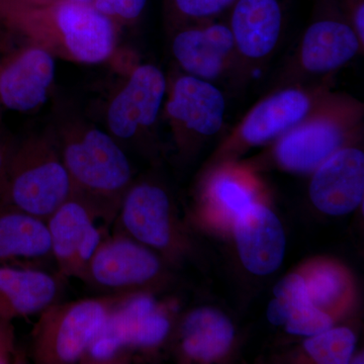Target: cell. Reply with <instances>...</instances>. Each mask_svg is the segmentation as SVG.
<instances>
[{"label": "cell", "mask_w": 364, "mask_h": 364, "mask_svg": "<svg viewBox=\"0 0 364 364\" xmlns=\"http://www.w3.org/2000/svg\"><path fill=\"white\" fill-rule=\"evenodd\" d=\"M0 26L73 63H105L119 44V26L90 4L72 0L45 6L0 0Z\"/></svg>", "instance_id": "6da1fadb"}, {"label": "cell", "mask_w": 364, "mask_h": 364, "mask_svg": "<svg viewBox=\"0 0 364 364\" xmlns=\"http://www.w3.org/2000/svg\"><path fill=\"white\" fill-rule=\"evenodd\" d=\"M70 176L73 196L105 227L114 225L122 200L133 182L124 149L107 131L76 114L51 127Z\"/></svg>", "instance_id": "7a4b0ae2"}, {"label": "cell", "mask_w": 364, "mask_h": 364, "mask_svg": "<svg viewBox=\"0 0 364 364\" xmlns=\"http://www.w3.org/2000/svg\"><path fill=\"white\" fill-rule=\"evenodd\" d=\"M73 196L51 128L16 143L0 203L47 221Z\"/></svg>", "instance_id": "3957f363"}, {"label": "cell", "mask_w": 364, "mask_h": 364, "mask_svg": "<svg viewBox=\"0 0 364 364\" xmlns=\"http://www.w3.org/2000/svg\"><path fill=\"white\" fill-rule=\"evenodd\" d=\"M364 105L343 93L331 92L308 117L277 139L275 161L291 172H314L344 148L352 132L360 128Z\"/></svg>", "instance_id": "277c9868"}, {"label": "cell", "mask_w": 364, "mask_h": 364, "mask_svg": "<svg viewBox=\"0 0 364 364\" xmlns=\"http://www.w3.org/2000/svg\"><path fill=\"white\" fill-rule=\"evenodd\" d=\"M136 294H105L52 304L39 314L33 328V361L37 364L80 363L112 311Z\"/></svg>", "instance_id": "5b68a950"}, {"label": "cell", "mask_w": 364, "mask_h": 364, "mask_svg": "<svg viewBox=\"0 0 364 364\" xmlns=\"http://www.w3.org/2000/svg\"><path fill=\"white\" fill-rule=\"evenodd\" d=\"M166 90L167 76L159 67L132 65L107 98L105 130L123 148L142 142L161 116Z\"/></svg>", "instance_id": "8992f818"}, {"label": "cell", "mask_w": 364, "mask_h": 364, "mask_svg": "<svg viewBox=\"0 0 364 364\" xmlns=\"http://www.w3.org/2000/svg\"><path fill=\"white\" fill-rule=\"evenodd\" d=\"M363 50L344 14L339 11L320 14L299 39L282 75V85L331 80L332 75L363 54Z\"/></svg>", "instance_id": "52a82bcc"}, {"label": "cell", "mask_w": 364, "mask_h": 364, "mask_svg": "<svg viewBox=\"0 0 364 364\" xmlns=\"http://www.w3.org/2000/svg\"><path fill=\"white\" fill-rule=\"evenodd\" d=\"M169 330V320L154 299L134 294L112 311L80 363H123L129 352L161 343Z\"/></svg>", "instance_id": "ba28073f"}, {"label": "cell", "mask_w": 364, "mask_h": 364, "mask_svg": "<svg viewBox=\"0 0 364 364\" xmlns=\"http://www.w3.org/2000/svg\"><path fill=\"white\" fill-rule=\"evenodd\" d=\"M331 92V80L282 85L249 109L232 139L246 147L277 140L310 116Z\"/></svg>", "instance_id": "9c48e42d"}, {"label": "cell", "mask_w": 364, "mask_h": 364, "mask_svg": "<svg viewBox=\"0 0 364 364\" xmlns=\"http://www.w3.org/2000/svg\"><path fill=\"white\" fill-rule=\"evenodd\" d=\"M225 114L226 100L215 83L179 70L167 76L161 116L171 128L179 147L191 139L208 138L219 133Z\"/></svg>", "instance_id": "30bf717a"}, {"label": "cell", "mask_w": 364, "mask_h": 364, "mask_svg": "<svg viewBox=\"0 0 364 364\" xmlns=\"http://www.w3.org/2000/svg\"><path fill=\"white\" fill-rule=\"evenodd\" d=\"M160 272L152 249L114 231L98 246L81 280L105 294L141 293L136 289L156 279Z\"/></svg>", "instance_id": "8fae6325"}, {"label": "cell", "mask_w": 364, "mask_h": 364, "mask_svg": "<svg viewBox=\"0 0 364 364\" xmlns=\"http://www.w3.org/2000/svg\"><path fill=\"white\" fill-rule=\"evenodd\" d=\"M170 50L178 70L215 83L231 74L239 76L238 58L226 23L210 21L177 26Z\"/></svg>", "instance_id": "7c38bea8"}, {"label": "cell", "mask_w": 364, "mask_h": 364, "mask_svg": "<svg viewBox=\"0 0 364 364\" xmlns=\"http://www.w3.org/2000/svg\"><path fill=\"white\" fill-rule=\"evenodd\" d=\"M228 26L233 36L239 76L246 78L279 48L286 11L282 0H235Z\"/></svg>", "instance_id": "4fadbf2b"}, {"label": "cell", "mask_w": 364, "mask_h": 364, "mask_svg": "<svg viewBox=\"0 0 364 364\" xmlns=\"http://www.w3.org/2000/svg\"><path fill=\"white\" fill-rule=\"evenodd\" d=\"M25 43L0 58V105L18 112H35L44 105L56 75L55 57Z\"/></svg>", "instance_id": "5bb4252c"}, {"label": "cell", "mask_w": 364, "mask_h": 364, "mask_svg": "<svg viewBox=\"0 0 364 364\" xmlns=\"http://www.w3.org/2000/svg\"><path fill=\"white\" fill-rule=\"evenodd\" d=\"M85 203L71 198L46 221L52 258L65 279H82L98 246L107 233Z\"/></svg>", "instance_id": "9a60e30c"}, {"label": "cell", "mask_w": 364, "mask_h": 364, "mask_svg": "<svg viewBox=\"0 0 364 364\" xmlns=\"http://www.w3.org/2000/svg\"><path fill=\"white\" fill-rule=\"evenodd\" d=\"M114 225V231L127 235L150 249L166 251L174 242L168 196L152 182H132Z\"/></svg>", "instance_id": "2e32d148"}, {"label": "cell", "mask_w": 364, "mask_h": 364, "mask_svg": "<svg viewBox=\"0 0 364 364\" xmlns=\"http://www.w3.org/2000/svg\"><path fill=\"white\" fill-rule=\"evenodd\" d=\"M314 172L311 198L325 214H348L363 202L364 154L360 149L342 148Z\"/></svg>", "instance_id": "e0dca14e"}, {"label": "cell", "mask_w": 364, "mask_h": 364, "mask_svg": "<svg viewBox=\"0 0 364 364\" xmlns=\"http://www.w3.org/2000/svg\"><path fill=\"white\" fill-rule=\"evenodd\" d=\"M60 273L32 267L0 265V320L39 315L57 303L64 291Z\"/></svg>", "instance_id": "ac0fdd59"}, {"label": "cell", "mask_w": 364, "mask_h": 364, "mask_svg": "<svg viewBox=\"0 0 364 364\" xmlns=\"http://www.w3.org/2000/svg\"><path fill=\"white\" fill-rule=\"evenodd\" d=\"M235 237L244 267L257 275L274 272L286 253V236L277 215L253 203L235 221Z\"/></svg>", "instance_id": "d6986e66"}, {"label": "cell", "mask_w": 364, "mask_h": 364, "mask_svg": "<svg viewBox=\"0 0 364 364\" xmlns=\"http://www.w3.org/2000/svg\"><path fill=\"white\" fill-rule=\"evenodd\" d=\"M50 257L51 239L46 221L0 203V265L32 267L28 263Z\"/></svg>", "instance_id": "ffe728a7"}, {"label": "cell", "mask_w": 364, "mask_h": 364, "mask_svg": "<svg viewBox=\"0 0 364 364\" xmlns=\"http://www.w3.org/2000/svg\"><path fill=\"white\" fill-rule=\"evenodd\" d=\"M275 299L268 306L270 323L284 326L289 334L314 336L332 327L331 317L314 305L305 279L289 274L274 287Z\"/></svg>", "instance_id": "44dd1931"}, {"label": "cell", "mask_w": 364, "mask_h": 364, "mask_svg": "<svg viewBox=\"0 0 364 364\" xmlns=\"http://www.w3.org/2000/svg\"><path fill=\"white\" fill-rule=\"evenodd\" d=\"M234 328L229 318L210 308L189 314L181 326V346L188 358L208 361L221 358L231 346Z\"/></svg>", "instance_id": "7402d4cb"}, {"label": "cell", "mask_w": 364, "mask_h": 364, "mask_svg": "<svg viewBox=\"0 0 364 364\" xmlns=\"http://www.w3.org/2000/svg\"><path fill=\"white\" fill-rule=\"evenodd\" d=\"M356 339L347 328H329L311 336L305 342V348L318 363H348L355 348Z\"/></svg>", "instance_id": "603a6c76"}, {"label": "cell", "mask_w": 364, "mask_h": 364, "mask_svg": "<svg viewBox=\"0 0 364 364\" xmlns=\"http://www.w3.org/2000/svg\"><path fill=\"white\" fill-rule=\"evenodd\" d=\"M305 279L309 296L318 309L327 308L344 293L343 274L335 267L322 265L309 273Z\"/></svg>", "instance_id": "cb8c5ba5"}, {"label": "cell", "mask_w": 364, "mask_h": 364, "mask_svg": "<svg viewBox=\"0 0 364 364\" xmlns=\"http://www.w3.org/2000/svg\"><path fill=\"white\" fill-rule=\"evenodd\" d=\"M212 193L217 202L235 218L254 203L252 193L229 173H220L215 177Z\"/></svg>", "instance_id": "d4e9b609"}, {"label": "cell", "mask_w": 364, "mask_h": 364, "mask_svg": "<svg viewBox=\"0 0 364 364\" xmlns=\"http://www.w3.org/2000/svg\"><path fill=\"white\" fill-rule=\"evenodd\" d=\"M234 2L235 0H171L181 26L214 21L231 9Z\"/></svg>", "instance_id": "484cf974"}, {"label": "cell", "mask_w": 364, "mask_h": 364, "mask_svg": "<svg viewBox=\"0 0 364 364\" xmlns=\"http://www.w3.org/2000/svg\"><path fill=\"white\" fill-rule=\"evenodd\" d=\"M148 0H91L90 4L114 25H131L142 16Z\"/></svg>", "instance_id": "4316f807"}, {"label": "cell", "mask_w": 364, "mask_h": 364, "mask_svg": "<svg viewBox=\"0 0 364 364\" xmlns=\"http://www.w3.org/2000/svg\"><path fill=\"white\" fill-rule=\"evenodd\" d=\"M16 345L13 321L0 320V364L25 363Z\"/></svg>", "instance_id": "83f0119b"}, {"label": "cell", "mask_w": 364, "mask_h": 364, "mask_svg": "<svg viewBox=\"0 0 364 364\" xmlns=\"http://www.w3.org/2000/svg\"><path fill=\"white\" fill-rule=\"evenodd\" d=\"M16 142L6 136L0 135V198L6 188L7 171L13 155Z\"/></svg>", "instance_id": "f1b7e54d"}, {"label": "cell", "mask_w": 364, "mask_h": 364, "mask_svg": "<svg viewBox=\"0 0 364 364\" xmlns=\"http://www.w3.org/2000/svg\"><path fill=\"white\" fill-rule=\"evenodd\" d=\"M23 4H31V6H45V4H55V2L64 1V0H18ZM72 1L85 2L90 4L91 0H72Z\"/></svg>", "instance_id": "f546056e"}, {"label": "cell", "mask_w": 364, "mask_h": 364, "mask_svg": "<svg viewBox=\"0 0 364 364\" xmlns=\"http://www.w3.org/2000/svg\"><path fill=\"white\" fill-rule=\"evenodd\" d=\"M2 107H1V105H0V121H1V112H2Z\"/></svg>", "instance_id": "4dcf8cb0"}]
</instances>
